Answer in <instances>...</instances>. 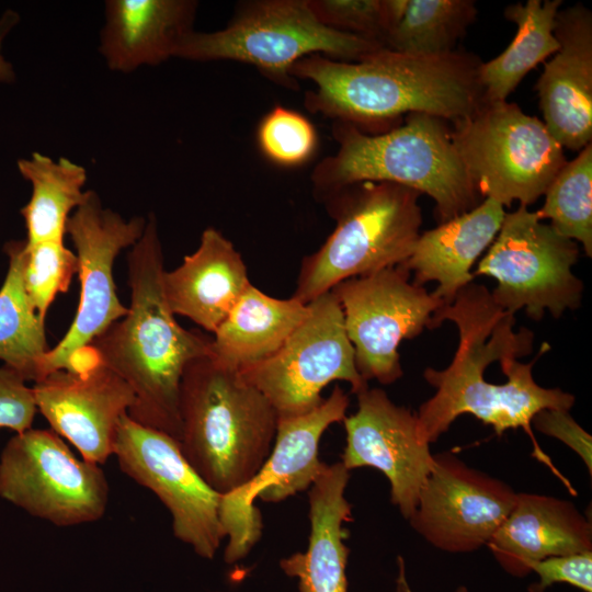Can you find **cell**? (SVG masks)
<instances>
[{"instance_id":"15","label":"cell","mask_w":592,"mask_h":592,"mask_svg":"<svg viewBox=\"0 0 592 592\" xmlns=\"http://www.w3.org/2000/svg\"><path fill=\"white\" fill-rule=\"evenodd\" d=\"M506 482L474 469L453 453L434 455V466L408 519L435 548L451 554L487 546L516 501Z\"/></svg>"},{"instance_id":"9","label":"cell","mask_w":592,"mask_h":592,"mask_svg":"<svg viewBox=\"0 0 592 592\" xmlns=\"http://www.w3.org/2000/svg\"><path fill=\"white\" fill-rule=\"evenodd\" d=\"M109 482L101 466L77 458L53 430L15 433L0 454V498L67 527L103 517Z\"/></svg>"},{"instance_id":"30","label":"cell","mask_w":592,"mask_h":592,"mask_svg":"<svg viewBox=\"0 0 592 592\" xmlns=\"http://www.w3.org/2000/svg\"><path fill=\"white\" fill-rule=\"evenodd\" d=\"M536 213L561 236L580 242L592 255V145L582 148L559 170Z\"/></svg>"},{"instance_id":"7","label":"cell","mask_w":592,"mask_h":592,"mask_svg":"<svg viewBox=\"0 0 592 592\" xmlns=\"http://www.w3.org/2000/svg\"><path fill=\"white\" fill-rule=\"evenodd\" d=\"M452 141L482 198L528 206L567 162L543 121L508 101H483L449 123Z\"/></svg>"},{"instance_id":"23","label":"cell","mask_w":592,"mask_h":592,"mask_svg":"<svg viewBox=\"0 0 592 592\" xmlns=\"http://www.w3.org/2000/svg\"><path fill=\"white\" fill-rule=\"evenodd\" d=\"M349 479L350 470L341 462L327 464L309 488L307 550L280 561L285 574L297 578L299 592H348L350 549L344 543V523L352 520V505L345 498Z\"/></svg>"},{"instance_id":"31","label":"cell","mask_w":592,"mask_h":592,"mask_svg":"<svg viewBox=\"0 0 592 592\" xmlns=\"http://www.w3.org/2000/svg\"><path fill=\"white\" fill-rule=\"evenodd\" d=\"M77 270V255L64 242L24 240L23 284L33 308L44 320L57 294L68 291Z\"/></svg>"},{"instance_id":"38","label":"cell","mask_w":592,"mask_h":592,"mask_svg":"<svg viewBox=\"0 0 592 592\" xmlns=\"http://www.w3.org/2000/svg\"><path fill=\"white\" fill-rule=\"evenodd\" d=\"M397 565H398V574L396 578L395 592H413L408 582L407 572H406V562L401 556H398ZM454 592H469V590L465 585H459L457 589H455Z\"/></svg>"},{"instance_id":"19","label":"cell","mask_w":592,"mask_h":592,"mask_svg":"<svg viewBox=\"0 0 592 592\" xmlns=\"http://www.w3.org/2000/svg\"><path fill=\"white\" fill-rule=\"evenodd\" d=\"M554 34L559 48L535 89L551 136L580 151L592 140V12L582 3L559 10Z\"/></svg>"},{"instance_id":"10","label":"cell","mask_w":592,"mask_h":592,"mask_svg":"<svg viewBox=\"0 0 592 592\" xmlns=\"http://www.w3.org/2000/svg\"><path fill=\"white\" fill-rule=\"evenodd\" d=\"M238 373L265 397L277 419L317 408L325 400L321 391L334 380L349 383L355 395L368 387L331 291L308 303L306 318L275 354Z\"/></svg>"},{"instance_id":"20","label":"cell","mask_w":592,"mask_h":592,"mask_svg":"<svg viewBox=\"0 0 592 592\" xmlns=\"http://www.w3.org/2000/svg\"><path fill=\"white\" fill-rule=\"evenodd\" d=\"M487 547L506 573L523 578L533 562L591 551L592 525L569 500L517 492L513 509Z\"/></svg>"},{"instance_id":"21","label":"cell","mask_w":592,"mask_h":592,"mask_svg":"<svg viewBox=\"0 0 592 592\" xmlns=\"http://www.w3.org/2000/svg\"><path fill=\"white\" fill-rule=\"evenodd\" d=\"M162 285L174 316L186 317L214 333L251 283L232 242L208 227L197 249L185 255L180 266L164 271Z\"/></svg>"},{"instance_id":"11","label":"cell","mask_w":592,"mask_h":592,"mask_svg":"<svg viewBox=\"0 0 592 592\" xmlns=\"http://www.w3.org/2000/svg\"><path fill=\"white\" fill-rule=\"evenodd\" d=\"M350 400L335 385L331 395L310 412L277 419L272 451L243 486L221 496L219 519L227 538L224 559L234 563L244 558L262 534V520L254 501L280 502L307 490L327 464L318 456L319 442L333 423L344 420Z\"/></svg>"},{"instance_id":"25","label":"cell","mask_w":592,"mask_h":592,"mask_svg":"<svg viewBox=\"0 0 592 592\" xmlns=\"http://www.w3.org/2000/svg\"><path fill=\"white\" fill-rule=\"evenodd\" d=\"M308 304L296 297H272L250 285L210 340L209 356L219 365L242 371L275 354L304 321Z\"/></svg>"},{"instance_id":"28","label":"cell","mask_w":592,"mask_h":592,"mask_svg":"<svg viewBox=\"0 0 592 592\" xmlns=\"http://www.w3.org/2000/svg\"><path fill=\"white\" fill-rule=\"evenodd\" d=\"M24 240H10L3 251L9 265L0 288V361L26 382L43 377V363L49 348L45 320L33 308L23 284Z\"/></svg>"},{"instance_id":"26","label":"cell","mask_w":592,"mask_h":592,"mask_svg":"<svg viewBox=\"0 0 592 592\" xmlns=\"http://www.w3.org/2000/svg\"><path fill=\"white\" fill-rule=\"evenodd\" d=\"M561 4V0H527L504 9L516 33L504 52L479 67L485 101H506L532 69L558 50L554 30Z\"/></svg>"},{"instance_id":"5","label":"cell","mask_w":592,"mask_h":592,"mask_svg":"<svg viewBox=\"0 0 592 592\" xmlns=\"http://www.w3.org/2000/svg\"><path fill=\"white\" fill-rule=\"evenodd\" d=\"M420 195L403 185L364 181L323 197L335 227L303 259L293 296L308 304L345 280L401 265L421 234Z\"/></svg>"},{"instance_id":"3","label":"cell","mask_w":592,"mask_h":592,"mask_svg":"<svg viewBox=\"0 0 592 592\" xmlns=\"http://www.w3.org/2000/svg\"><path fill=\"white\" fill-rule=\"evenodd\" d=\"M333 136L337 151L311 174L319 201L350 184L390 182L433 198L441 224L485 200L452 141L451 125L441 117L411 113L400 125L377 134L334 122Z\"/></svg>"},{"instance_id":"32","label":"cell","mask_w":592,"mask_h":592,"mask_svg":"<svg viewBox=\"0 0 592 592\" xmlns=\"http://www.w3.org/2000/svg\"><path fill=\"white\" fill-rule=\"evenodd\" d=\"M408 0H309L326 26L360 36L384 47V42L402 16Z\"/></svg>"},{"instance_id":"6","label":"cell","mask_w":592,"mask_h":592,"mask_svg":"<svg viewBox=\"0 0 592 592\" xmlns=\"http://www.w3.org/2000/svg\"><path fill=\"white\" fill-rule=\"evenodd\" d=\"M380 48L377 43L326 26L309 0H253L239 4L224 29L187 33L175 57L249 64L273 82L295 89L291 70L306 56L358 61Z\"/></svg>"},{"instance_id":"12","label":"cell","mask_w":592,"mask_h":592,"mask_svg":"<svg viewBox=\"0 0 592 592\" xmlns=\"http://www.w3.org/2000/svg\"><path fill=\"white\" fill-rule=\"evenodd\" d=\"M330 291L341 306L357 372L364 380L383 385L403 375L400 342L432 329L433 316L444 305L410 282V272L400 265L345 280Z\"/></svg>"},{"instance_id":"37","label":"cell","mask_w":592,"mask_h":592,"mask_svg":"<svg viewBox=\"0 0 592 592\" xmlns=\"http://www.w3.org/2000/svg\"><path fill=\"white\" fill-rule=\"evenodd\" d=\"M15 14L8 12L0 21V82L11 83L14 80V70L12 65L3 57L1 53V43L7 32L15 23Z\"/></svg>"},{"instance_id":"1","label":"cell","mask_w":592,"mask_h":592,"mask_svg":"<svg viewBox=\"0 0 592 592\" xmlns=\"http://www.w3.org/2000/svg\"><path fill=\"white\" fill-rule=\"evenodd\" d=\"M481 62L460 49L414 56L383 47L358 61L306 56L293 66L291 76L315 83L305 94L309 112L377 134L411 113L448 123L471 114L485 101Z\"/></svg>"},{"instance_id":"36","label":"cell","mask_w":592,"mask_h":592,"mask_svg":"<svg viewBox=\"0 0 592 592\" xmlns=\"http://www.w3.org/2000/svg\"><path fill=\"white\" fill-rule=\"evenodd\" d=\"M534 428L548 436L555 437L570 447L592 473V439L570 415L560 409H544L532 420Z\"/></svg>"},{"instance_id":"34","label":"cell","mask_w":592,"mask_h":592,"mask_svg":"<svg viewBox=\"0 0 592 592\" xmlns=\"http://www.w3.org/2000/svg\"><path fill=\"white\" fill-rule=\"evenodd\" d=\"M538 582L530 592H545L555 583H568L583 592H592V550L563 556H553L530 566Z\"/></svg>"},{"instance_id":"27","label":"cell","mask_w":592,"mask_h":592,"mask_svg":"<svg viewBox=\"0 0 592 592\" xmlns=\"http://www.w3.org/2000/svg\"><path fill=\"white\" fill-rule=\"evenodd\" d=\"M18 170L31 183L30 201L20 213L26 228V241L64 242L66 223L86 196V169L67 158L54 160L33 152L19 159Z\"/></svg>"},{"instance_id":"14","label":"cell","mask_w":592,"mask_h":592,"mask_svg":"<svg viewBox=\"0 0 592 592\" xmlns=\"http://www.w3.org/2000/svg\"><path fill=\"white\" fill-rule=\"evenodd\" d=\"M113 456L126 476L167 508L173 535L200 557L213 559L225 538L219 519L221 494L190 465L178 441L126 414L116 432Z\"/></svg>"},{"instance_id":"2","label":"cell","mask_w":592,"mask_h":592,"mask_svg":"<svg viewBox=\"0 0 592 592\" xmlns=\"http://www.w3.org/2000/svg\"><path fill=\"white\" fill-rule=\"evenodd\" d=\"M164 271L158 224L151 214L127 254L128 311L88 346L132 388L135 402L128 415L179 441L181 378L192 361L210 354L212 338L177 322L163 292Z\"/></svg>"},{"instance_id":"8","label":"cell","mask_w":592,"mask_h":592,"mask_svg":"<svg viewBox=\"0 0 592 592\" xmlns=\"http://www.w3.org/2000/svg\"><path fill=\"white\" fill-rule=\"evenodd\" d=\"M578 243L543 224L526 206L504 216L501 228L474 275L493 277L496 304L515 314L524 309L539 321L546 310L559 318L580 306L583 284L572 273Z\"/></svg>"},{"instance_id":"4","label":"cell","mask_w":592,"mask_h":592,"mask_svg":"<svg viewBox=\"0 0 592 592\" xmlns=\"http://www.w3.org/2000/svg\"><path fill=\"white\" fill-rule=\"evenodd\" d=\"M179 417L182 454L221 496L252 479L274 444L277 415L273 407L237 371L209 355L184 369Z\"/></svg>"},{"instance_id":"22","label":"cell","mask_w":592,"mask_h":592,"mask_svg":"<svg viewBox=\"0 0 592 592\" xmlns=\"http://www.w3.org/2000/svg\"><path fill=\"white\" fill-rule=\"evenodd\" d=\"M197 5L193 0H107L99 47L107 67L130 72L175 57L193 31Z\"/></svg>"},{"instance_id":"29","label":"cell","mask_w":592,"mask_h":592,"mask_svg":"<svg viewBox=\"0 0 592 592\" xmlns=\"http://www.w3.org/2000/svg\"><path fill=\"white\" fill-rule=\"evenodd\" d=\"M477 16L473 0H408L384 47L414 56H442L455 46Z\"/></svg>"},{"instance_id":"17","label":"cell","mask_w":592,"mask_h":592,"mask_svg":"<svg viewBox=\"0 0 592 592\" xmlns=\"http://www.w3.org/2000/svg\"><path fill=\"white\" fill-rule=\"evenodd\" d=\"M356 396V412L343 420L341 463L348 470H379L389 481L391 503L408 520L434 466L430 443L420 433L417 413L392 402L383 389L367 387Z\"/></svg>"},{"instance_id":"24","label":"cell","mask_w":592,"mask_h":592,"mask_svg":"<svg viewBox=\"0 0 592 592\" xmlns=\"http://www.w3.org/2000/svg\"><path fill=\"white\" fill-rule=\"evenodd\" d=\"M505 214L500 203L485 198L475 208L420 234L400 266L413 272L417 285L436 282L432 293L448 305L474 281L470 269L494 240Z\"/></svg>"},{"instance_id":"33","label":"cell","mask_w":592,"mask_h":592,"mask_svg":"<svg viewBox=\"0 0 592 592\" xmlns=\"http://www.w3.org/2000/svg\"><path fill=\"white\" fill-rule=\"evenodd\" d=\"M257 140L267 160L285 168L306 163L318 146V135L311 122L301 113L282 105H275L261 118Z\"/></svg>"},{"instance_id":"16","label":"cell","mask_w":592,"mask_h":592,"mask_svg":"<svg viewBox=\"0 0 592 592\" xmlns=\"http://www.w3.org/2000/svg\"><path fill=\"white\" fill-rule=\"evenodd\" d=\"M37 410L52 430L88 462L103 465L113 456L121 420L135 402L129 385L87 346L66 369L32 386Z\"/></svg>"},{"instance_id":"18","label":"cell","mask_w":592,"mask_h":592,"mask_svg":"<svg viewBox=\"0 0 592 592\" xmlns=\"http://www.w3.org/2000/svg\"><path fill=\"white\" fill-rule=\"evenodd\" d=\"M548 348V344H543L537 357ZM537 357L527 364L516 358L501 362V369L508 377L504 384L488 382L449 397L432 396L420 406L417 413L421 435L430 444L436 442L464 413L473 414L482 423L492 426L498 436L506 430L522 428L535 445L536 457L557 473L534 440L532 420L544 409L570 411L576 399L573 395L559 388H544L535 382L532 369Z\"/></svg>"},{"instance_id":"35","label":"cell","mask_w":592,"mask_h":592,"mask_svg":"<svg viewBox=\"0 0 592 592\" xmlns=\"http://www.w3.org/2000/svg\"><path fill=\"white\" fill-rule=\"evenodd\" d=\"M14 369L0 366V428L21 433L32 428L37 411L33 388Z\"/></svg>"},{"instance_id":"13","label":"cell","mask_w":592,"mask_h":592,"mask_svg":"<svg viewBox=\"0 0 592 592\" xmlns=\"http://www.w3.org/2000/svg\"><path fill=\"white\" fill-rule=\"evenodd\" d=\"M146 221L143 216L125 220L118 213L103 207L94 191H87L82 203L69 216L65 234L71 238L78 260L79 306L67 333L46 353L42 378L66 369L79 351L126 316L128 307L118 299L113 265L119 252L141 237Z\"/></svg>"}]
</instances>
